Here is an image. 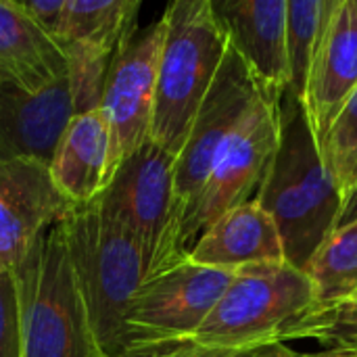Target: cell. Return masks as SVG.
Segmentation results:
<instances>
[{
    "instance_id": "6da1fadb",
    "label": "cell",
    "mask_w": 357,
    "mask_h": 357,
    "mask_svg": "<svg viewBox=\"0 0 357 357\" xmlns=\"http://www.w3.org/2000/svg\"><path fill=\"white\" fill-rule=\"evenodd\" d=\"M278 109V146L255 203L274 220L287 264L305 272L318 247L337 228L343 197L324 165L301 100L284 90Z\"/></svg>"
},
{
    "instance_id": "7a4b0ae2",
    "label": "cell",
    "mask_w": 357,
    "mask_h": 357,
    "mask_svg": "<svg viewBox=\"0 0 357 357\" xmlns=\"http://www.w3.org/2000/svg\"><path fill=\"white\" fill-rule=\"evenodd\" d=\"M63 234L98 347L113 357L123 347L128 307L146 280L142 247L98 199L73 207L63 220Z\"/></svg>"
},
{
    "instance_id": "3957f363",
    "label": "cell",
    "mask_w": 357,
    "mask_h": 357,
    "mask_svg": "<svg viewBox=\"0 0 357 357\" xmlns=\"http://www.w3.org/2000/svg\"><path fill=\"white\" fill-rule=\"evenodd\" d=\"M163 21L151 140L178 157L230 42L211 0H176Z\"/></svg>"
},
{
    "instance_id": "277c9868",
    "label": "cell",
    "mask_w": 357,
    "mask_h": 357,
    "mask_svg": "<svg viewBox=\"0 0 357 357\" xmlns=\"http://www.w3.org/2000/svg\"><path fill=\"white\" fill-rule=\"evenodd\" d=\"M15 280L19 357H105L71 272L63 222L36 238Z\"/></svg>"
},
{
    "instance_id": "5b68a950",
    "label": "cell",
    "mask_w": 357,
    "mask_h": 357,
    "mask_svg": "<svg viewBox=\"0 0 357 357\" xmlns=\"http://www.w3.org/2000/svg\"><path fill=\"white\" fill-rule=\"evenodd\" d=\"M314 312L316 293L303 270L287 261L245 268L234 272L192 341L220 349H255L287 343Z\"/></svg>"
},
{
    "instance_id": "8992f818",
    "label": "cell",
    "mask_w": 357,
    "mask_h": 357,
    "mask_svg": "<svg viewBox=\"0 0 357 357\" xmlns=\"http://www.w3.org/2000/svg\"><path fill=\"white\" fill-rule=\"evenodd\" d=\"M176 157L151 138L126 157L98 203L126 226L142 247L146 278L186 259L178 251Z\"/></svg>"
},
{
    "instance_id": "52a82bcc",
    "label": "cell",
    "mask_w": 357,
    "mask_h": 357,
    "mask_svg": "<svg viewBox=\"0 0 357 357\" xmlns=\"http://www.w3.org/2000/svg\"><path fill=\"white\" fill-rule=\"evenodd\" d=\"M280 96L266 94L222 146L205 184L178 226V251L186 257L199 236L226 211L255 201L276 155L280 136Z\"/></svg>"
},
{
    "instance_id": "ba28073f",
    "label": "cell",
    "mask_w": 357,
    "mask_h": 357,
    "mask_svg": "<svg viewBox=\"0 0 357 357\" xmlns=\"http://www.w3.org/2000/svg\"><path fill=\"white\" fill-rule=\"evenodd\" d=\"M266 94L270 92L257 82L243 56L228 44L222 67L195 115L180 155L176 157L174 192L180 220L205 184L226 140Z\"/></svg>"
},
{
    "instance_id": "9c48e42d",
    "label": "cell",
    "mask_w": 357,
    "mask_h": 357,
    "mask_svg": "<svg viewBox=\"0 0 357 357\" xmlns=\"http://www.w3.org/2000/svg\"><path fill=\"white\" fill-rule=\"evenodd\" d=\"M232 278L234 272L199 266L188 257L149 276L128 307L123 345L192 339Z\"/></svg>"
},
{
    "instance_id": "30bf717a",
    "label": "cell",
    "mask_w": 357,
    "mask_h": 357,
    "mask_svg": "<svg viewBox=\"0 0 357 357\" xmlns=\"http://www.w3.org/2000/svg\"><path fill=\"white\" fill-rule=\"evenodd\" d=\"M163 15L142 31H134L113 54L100 96V111L111 130L113 167L151 138L157 69L163 44Z\"/></svg>"
},
{
    "instance_id": "8fae6325",
    "label": "cell",
    "mask_w": 357,
    "mask_h": 357,
    "mask_svg": "<svg viewBox=\"0 0 357 357\" xmlns=\"http://www.w3.org/2000/svg\"><path fill=\"white\" fill-rule=\"evenodd\" d=\"M71 209L48 165L31 159L0 161V266L15 272L36 238Z\"/></svg>"
},
{
    "instance_id": "7c38bea8",
    "label": "cell",
    "mask_w": 357,
    "mask_h": 357,
    "mask_svg": "<svg viewBox=\"0 0 357 357\" xmlns=\"http://www.w3.org/2000/svg\"><path fill=\"white\" fill-rule=\"evenodd\" d=\"M73 115L69 75L38 92L0 84V161L31 159L50 165Z\"/></svg>"
},
{
    "instance_id": "4fadbf2b",
    "label": "cell",
    "mask_w": 357,
    "mask_h": 357,
    "mask_svg": "<svg viewBox=\"0 0 357 357\" xmlns=\"http://www.w3.org/2000/svg\"><path fill=\"white\" fill-rule=\"evenodd\" d=\"M356 88L357 8L354 0H339L314 56L301 98L318 149Z\"/></svg>"
},
{
    "instance_id": "5bb4252c",
    "label": "cell",
    "mask_w": 357,
    "mask_h": 357,
    "mask_svg": "<svg viewBox=\"0 0 357 357\" xmlns=\"http://www.w3.org/2000/svg\"><path fill=\"white\" fill-rule=\"evenodd\" d=\"M230 46L257 82L276 96L289 84L287 0H211Z\"/></svg>"
},
{
    "instance_id": "9a60e30c",
    "label": "cell",
    "mask_w": 357,
    "mask_h": 357,
    "mask_svg": "<svg viewBox=\"0 0 357 357\" xmlns=\"http://www.w3.org/2000/svg\"><path fill=\"white\" fill-rule=\"evenodd\" d=\"M48 172L59 192L73 207L88 205L105 192L115 167L111 159V130L100 109L71 117Z\"/></svg>"
},
{
    "instance_id": "2e32d148",
    "label": "cell",
    "mask_w": 357,
    "mask_h": 357,
    "mask_svg": "<svg viewBox=\"0 0 357 357\" xmlns=\"http://www.w3.org/2000/svg\"><path fill=\"white\" fill-rule=\"evenodd\" d=\"M186 257L192 264L226 272L287 261L274 220L255 201L238 205L215 220Z\"/></svg>"
},
{
    "instance_id": "e0dca14e",
    "label": "cell",
    "mask_w": 357,
    "mask_h": 357,
    "mask_svg": "<svg viewBox=\"0 0 357 357\" xmlns=\"http://www.w3.org/2000/svg\"><path fill=\"white\" fill-rule=\"evenodd\" d=\"M61 48L17 6L0 0V84L29 92L44 90L67 77Z\"/></svg>"
},
{
    "instance_id": "ac0fdd59",
    "label": "cell",
    "mask_w": 357,
    "mask_h": 357,
    "mask_svg": "<svg viewBox=\"0 0 357 357\" xmlns=\"http://www.w3.org/2000/svg\"><path fill=\"white\" fill-rule=\"evenodd\" d=\"M314 284L316 310L331 307L357 293V222L328 234L305 268Z\"/></svg>"
},
{
    "instance_id": "d6986e66",
    "label": "cell",
    "mask_w": 357,
    "mask_h": 357,
    "mask_svg": "<svg viewBox=\"0 0 357 357\" xmlns=\"http://www.w3.org/2000/svg\"><path fill=\"white\" fill-rule=\"evenodd\" d=\"M339 0H287V92L303 98L314 56Z\"/></svg>"
},
{
    "instance_id": "ffe728a7",
    "label": "cell",
    "mask_w": 357,
    "mask_h": 357,
    "mask_svg": "<svg viewBox=\"0 0 357 357\" xmlns=\"http://www.w3.org/2000/svg\"><path fill=\"white\" fill-rule=\"evenodd\" d=\"M320 153L345 203L357 188V88L331 123Z\"/></svg>"
},
{
    "instance_id": "44dd1931",
    "label": "cell",
    "mask_w": 357,
    "mask_h": 357,
    "mask_svg": "<svg viewBox=\"0 0 357 357\" xmlns=\"http://www.w3.org/2000/svg\"><path fill=\"white\" fill-rule=\"evenodd\" d=\"M314 339L324 354H357V293L351 297L316 310L305 322H301L291 341Z\"/></svg>"
},
{
    "instance_id": "7402d4cb",
    "label": "cell",
    "mask_w": 357,
    "mask_h": 357,
    "mask_svg": "<svg viewBox=\"0 0 357 357\" xmlns=\"http://www.w3.org/2000/svg\"><path fill=\"white\" fill-rule=\"evenodd\" d=\"M255 349H220L205 347L192 339H174V341H136L123 345L113 357H251Z\"/></svg>"
},
{
    "instance_id": "603a6c76",
    "label": "cell",
    "mask_w": 357,
    "mask_h": 357,
    "mask_svg": "<svg viewBox=\"0 0 357 357\" xmlns=\"http://www.w3.org/2000/svg\"><path fill=\"white\" fill-rule=\"evenodd\" d=\"M0 357H19L17 280L4 266H0Z\"/></svg>"
},
{
    "instance_id": "cb8c5ba5",
    "label": "cell",
    "mask_w": 357,
    "mask_h": 357,
    "mask_svg": "<svg viewBox=\"0 0 357 357\" xmlns=\"http://www.w3.org/2000/svg\"><path fill=\"white\" fill-rule=\"evenodd\" d=\"M17 6L54 42L63 21L65 0H25L17 2Z\"/></svg>"
},
{
    "instance_id": "d4e9b609",
    "label": "cell",
    "mask_w": 357,
    "mask_h": 357,
    "mask_svg": "<svg viewBox=\"0 0 357 357\" xmlns=\"http://www.w3.org/2000/svg\"><path fill=\"white\" fill-rule=\"evenodd\" d=\"M251 357H318V354H299V351H293L287 343H274V345H266V347H259Z\"/></svg>"
},
{
    "instance_id": "484cf974",
    "label": "cell",
    "mask_w": 357,
    "mask_h": 357,
    "mask_svg": "<svg viewBox=\"0 0 357 357\" xmlns=\"http://www.w3.org/2000/svg\"><path fill=\"white\" fill-rule=\"evenodd\" d=\"M351 222H357V188L351 192V197L343 203V211H341V218H339V224L337 228L341 226H347ZM335 228V230H337Z\"/></svg>"
},
{
    "instance_id": "4316f807",
    "label": "cell",
    "mask_w": 357,
    "mask_h": 357,
    "mask_svg": "<svg viewBox=\"0 0 357 357\" xmlns=\"http://www.w3.org/2000/svg\"><path fill=\"white\" fill-rule=\"evenodd\" d=\"M318 357H357V354H318Z\"/></svg>"
},
{
    "instance_id": "83f0119b",
    "label": "cell",
    "mask_w": 357,
    "mask_h": 357,
    "mask_svg": "<svg viewBox=\"0 0 357 357\" xmlns=\"http://www.w3.org/2000/svg\"><path fill=\"white\" fill-rule=\"evenodd\" d=\"M354 2H356V8H357V0H354Z\"/></svg>"
}]
</instances>
